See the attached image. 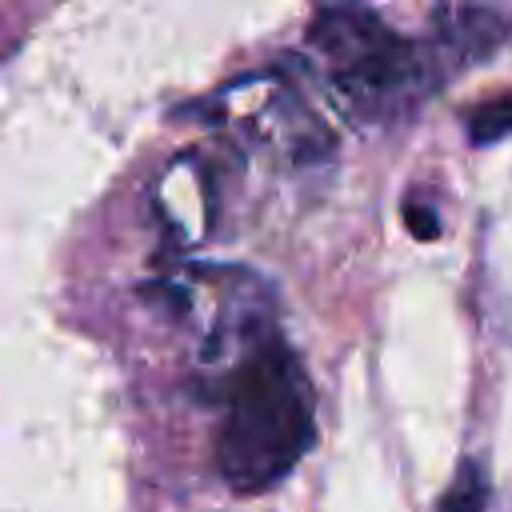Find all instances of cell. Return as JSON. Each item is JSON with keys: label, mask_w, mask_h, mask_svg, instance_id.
<instances>
[{"label": "cell", "mask_w": 512, "mask_h": 512, "mask_svg": "<svg viewBox=\"0 0 512 512\" xmlns=\"http://www.w3.org/2000/svg\"><path fill=\"white\" fill-rule=\"evenodd\" d=\"M312 448V396L296 356L268 344L244 360L232 380L228 412L216 436L220 476L236 492L280 484Z\"/></svg>", "instance_id": "1"}, {"label": "cell", "mask_w": 512, "mask_h": 512, "mask_svg": "<svg viewBox=\"0 0 512 512\" xmlns=\"http://www.w3.org/2000/svg\"><path fill=\"white\" fill-rule=\"evenodd\" d=\"M312 44L328 56L336 84L360 104L400 100L428 76L416 44H408L376 12L356 4L320 12V20L312 24Z\"/></svg>", "instance_id": "2"}, {"label": "cell", "mask_w": 512, "mask_h": 512, "mask_svg": "<svg viewBox=\"0 0 512 512\" xmlns=\"http://www.w3.org/2000/svg\"><path fill=\"white\" fill-rule=\"evenodd\" d=\"M436 28H440V44L448 52H456V60H464V64L476 60V56L496 52L500 40H504L500 12H488V8H476V4H448V8H440Z\"/></svg>", "instance_id": "3"}, {"label": "cell", "mask_w": 512, "mask_h": 512, "mask_svg": "<svg viewBox=\"0 0 512 512\" xmlns=\"http://www.w3.org/2000/svg\"><path fill=\"white\" fill-rule=\"evenodd\" d=\"M488 496H492V484L484 468L476 460H464L440 496V512H488Z\"/></svg>", "instance_id": "4"}, {"label": "cell", "mask_w": 512, "mask_h": 512, "mask_svg": "<svg viewBox=\"0 0 512 512\" xmlns=\"http://www.w3.org/2000/svg\"><path fill=\"white\" fill-rule=\"evenodd\" d=\"M464 128H468V140L472 144H496V140L512 136V92L476 104L468 112V124Z\"/></svg>", "instance_id": "5"}, {"label": "cell", "mask_w": 512, "mask_h": 512, "mask_svg": "<svg viewBox=\"0 0 512 512\" xmlns=\"http://www.w3.org/2000/svg\"><path fill=\"white\" fill-rule=\"evenodd\" d=\"M404 228H408L416 240H436V236H440V216H436L428 204L408 200V204H404Z\"/></svg>", "instance_id": "6"}]
</instances>
